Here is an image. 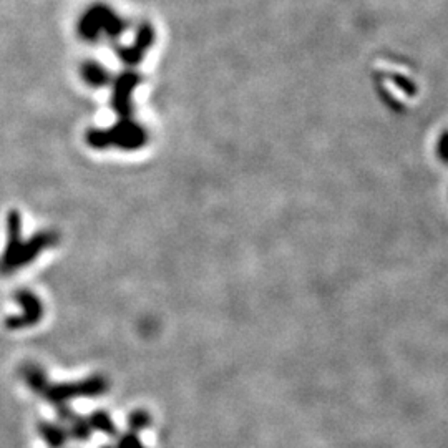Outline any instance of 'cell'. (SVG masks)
Instances as JSON below:
<instances>
[{
  "label": "cell",
  "mask_w": 448,
  "mask_h": 448,
  "mask_svg": "<svg viewBox=\"0 0 448 448\" xmlns=\"http://www.w3.org/2000/svg\"><path fill=\"white\" fill-rule=\"evenodd\" d=\"M115 448H147L141 443L138 438V433H133V431H128V433L120 435L118 443H116Z\"/></svg>",
  "instance_id": "9c48e42d"
},
{
  "label": "cell",
  "mask_w": 448,
  "mask_h": 448,
  "mask_svg": "<svg viewBox=\"0 0 448 448\" xmlns=\"http://www.w3.org/2000/svg\"><path fill=\"white\" fill-rule=\"evenodd\" d=\"M22 379L25 380V384H27L28 387H30L33 392H37V393H39L40 390L44 389V385L48 382L47 373L44 372V368H41L40 365H35V364L24 365Z\"/></svg>",
  "instance_id": "5b68a950"
},
{
  "label": "cell",
  "mask_w": 448,
  "mask_h": 448,
  "mask_svg": "<svg viewBox=\"0 0 448 448\" xmlns=\"http://www.w3.org/2000/svg\"><path fill=\"white\" fill-rule=\"evenodd\" d=\"M102 448H115L113 445H105V447H102Z\"/></svg>",
  "instance_id": "30bf717a"
},
{
  "label": "cell",
  "mask_w": 448,
  "mask_h": 448,
  "mask_svg": "<svg viewBox=\"0 0 448 448\" xmlns=\"http://www.w3.org/2000/svg\"><path fill=\"white\" fill-rule=\"evenodd\" d=\"M86 420H88L91 430L103 431V433L106 435H116V425L105 410H97V412L91 413Z\"/></svg>",
  "instance_id": "8992f818"
},
{
  "label": "cell",
  "mask_w": 448,
  "mask_h": 448,
  "mask_svg": "<svg viewBox=\"0 0 448 448\" xmlns=\"http://www.w3.org/2000/svg\"><path fill=\"white\" fill-rule=\"evenodd\" d=\"M15 301L20 306V309H22V312L7 319V329H27V327H32L40 322L41 315H44V304H41L40 297L37 294H33L28 289H20L15 292Z\"/></svg>",
  "instance_id": "3957f363"
},
{
  "label": "cell",
  "mask_w": 448,
  "mask_h": 448,
  "mask_svg": "<svg viewBox=\"0 0 448 448\" xmlns=\"http://www.w3.org/2000/svg\"><path fill=\"white\" fill-rule=\"evenodd\" d=\"M60 241L57 231H40L28 241L22 239V219L17 211L7 216V246L0 257V274H12L17 269L27 268L45 249L55 246Z\"/></svg>",
  "instance_id": "6da1fadb"
},
{
  "label": "cell",
  "mask_w": 448,
  "mask_h": 448,
  "mask_svg": "<svg viewBox=\"0 0 448 448\" xmlns=\"http://www.w3.org/2000/svg\"><path fill=\"white\" fill-rule=\"evenodd\" d=\"M68 423L70 427L66 431H68V437H72L75 440H86L91 435V431H93L91 430L88 420L83 417H77V415H75Z\"/></svg>",
  "instance_id": "52a82bcc"
},
{
  "label": "cell",
  "mask_w": 448,
  "mask_h": 448,
  "mask_svg": "<svg viewBox=\"0 0 448 448\" xmlns=\"http://www.w3.org/2000/svg\"><path fill=\"white\" fill-rule=\"evenodd\" d=\"M40 433L52 448H60L68 440V431L58 423H40Z\"/></svg>",
  "instance_id": "277c9868"
},
{
  "label": "cell",
  "mask_w": 448,
  "mask_h": 448,
  "mask_svg": "<svg viewBox=\"0 0 448 448\" xmlns=\"http://www.w3.org/2000/svg\"><path fill=\"white\" fill-rule=\"evenodd\" d=\"M151 425V417L147 410H133V412L128 415V429L133 433H138L141 430H147L148 427Z\"/></svg>",
  "instance_id": "ba28073f"
},
{
  "label": "cell",
  "mask_w": 448,
  "mask_h": 448,
  "mask_svg": "<svg viewBox=\"0 0 448 448\" xmlns=\"http://www.w3.org/2000/svg\"><path fill=\"white\" fill-rule=\"evenodd\" d=\"M108 390V380L103 375H91L78 382H70V384H55L50 382L44 385L40 390V395L45 397L50 404L57 407L58 417L62 422H70L75 417L73 410L70 409L68 402L78 397H98L103 395Z\"/></svg>",
  "instance_id": "7a4b0ae2"
}]
</instances>
